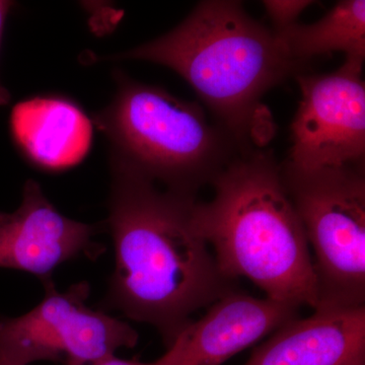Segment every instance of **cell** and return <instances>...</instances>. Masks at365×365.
<instances>
[{"mask_svg":"<svg viewBox=\"0 0 365 365\" xmlns=\"http://www.w3.org/2000/svg\"><path fill=\"white\" fill-rule=\"evenodd\" d=\"M115 267L102 311L148 324L170 348L192 316L235 289L196 227L198 199L111 165Z\"/></svg>","mask_w":365,"mask_h":365,"instance_id":"1","label":"cell"},{"mask_svg":"<svg viewBox=\"0 0 365 365\" xmlns=\"http://www.w3.org/2000/svg\"><path fill=\"white\" fill-rule=\"evenodd\" d=\"M109 59L169 67L193 88L213 120L258 148L274 129L264 95L307 68L289 56L273 30L232 0L201 1L174 30Z\"/></svg>","mask_w":365,"mask_h":365,"instance_id":"2","label":"cell"},{"mask_svg":"<svg viewBox=\"0 0 365 365\" xmlns=\"http://www.w3.org/2000/svg\"><path fill=\"white\" fill-rule=\"evenodd\" d=\"M197 201L196 227L227 279L247 278L268 299L318 306L313 256L271 150L252 146Z\"/></svg>","mask_w":365,"mask_h":365,"instance_id":"3","label":"cell"},{"mask_svg":"<svg viewBox=\"0 0 365 365\" xmlns=\"http://www.w3.org/2000/svg\"><path fill=\"white\" fill-rule=\"evenodd\" d=\"M114 100L93 118L112 145V165L176 193L196 196L242 150L202 106L160 86L117 76Z\"/></svg>","mask_w":365,"mask_h":365,"instance_id":"4","label":"cell"},{"mask_svg":"<svg viewBox=\"0 0 365 365\" xmlns=\"http://www.w3.org/2000/svg\"><path fill=\"white\" fill-rule=\"evenodd\" d=\"M364 167L280 165L283 185L313 249L317 307H365Z\"/></svg>","mask_w":365,"mask_h":365,"instance_id":"5","label":"cell"},{"mask_svg":"<svg viewBox=\"0 0 365 365\" xmlns=\"http://www.w3.org/2000/svg\"><path fill=\"white\" fill-rule=\"evenodd\" d=\"M40 304L19 317H0V359L9 365L38 361L91 365L134 348L138 333L126 322L88 306L91 285L81 281L58 292L42 283Z\"/></svg>","mask_w":365,"mask_h":365,"instance_id":"6","label":"cell"},{"mask_svg":"<svg viewBox=\"0 0 365 365\" xmlns=\"http://www.w3.org/2000/svg\"><path fill=\"white\" fill-rule=\"evenodd\" d=\"M364 63L345 58L332 73L295 76L302 100L285 162L300 170L365 165Z\"/></svg>","mask_w":365,"mask_h":365,"instance_id":"7","label":"cell"},{"mask_svg":"<svg viewBox=\"0 0 365 365\" xmlns=\"http://www.w3.org/2000/svg\"><path fill=\"white\" fill-rule=\"evenodd\" d=\"M96 225L71 220L55 207L35 180H28L21 205L0 212V269L32 274L44 283L66 262L97 260L106 247Z\"/></svg>","mask_w":365,"mask_h":365,"instance_id":"8","label":"cell"},{"mask_svg":"<svg viewBox=\"0 0 365 365\" xmlns=\"http://www.w3.org/2000/svg\"><path fill=\"white\" fill-rule=\"evenodd\" d=\"M299 307L232 289L192 321L168 351L173 365H220L299 318Z\"/></svg>","mask_w":365,"mask_h":365,"instance_id":"9","label":"cell"},{"mask_svg":"<svg viewBox=\"0 0 365 365\" xmlns=\"http://www.w3.org/2000/svg\"><path fill=\"white\" fill-rule=\"evenodd\" d=\"M255 349L245 365H365V307H318Z\"/></svg>","mask_w":365,"mask_h":365,"instance_id":"10","label":"cell"},{"mask_svg":"<svg viewBox=\"0 0 365 365\" xmlns=\"http://www.w3.org/2000/svg\"><path fill=\"white\" fill-rule=\"evenodd\" d=\"M11 130L25 157L41 169L60 172L83 162L93 143V123L76 103L57 96L21 101Z\"/></svg>","mask_w":365,"mask_h":365,"instance_id":"11","label":"cell"},{"mask_svg":"<svg viewBox=\"0 0 365 365\" xmlns=\"http://www.w3.org/2000/svg\"><path fill=\"white\" fill-rule=\"evenodd\" d=\"M274 32L289 56L304 66L314 57L333 52L364 61L365 1L343 0L312 25L297 23Z\"/></svg>","mask_w":365,"mask_h":365,"instance_id":"12","label":"cell"},{"mask_svg":"<svg viewBox=\"0 0 365 365\" xmlns=\"http://www.w3.org/2000/svg\"><path fill=\"white\" fill-rule=\"evenodd\" d=\"M314 4L311 0H265V7L269 19L272 21L274 31L282 30L297 23L300 14Z\"/></svg>","mask_w":365,"mask_h":365,"instance_id":"13","label":"cell"},{"mask_svg":"<svg viewBox=\"0 0 365 365\" xmlns=\"http://www.w3.org/2000/svg\"><path fill=\"white\" fill-rule=\"evenodd\" d=\"M64 365H76L71 364H66ZM91 365H172V359H170L169 352H165V354L155 362H141L138 360H127L118 359L116 355L114 356L107 357V359L100 360Z\"/></svg>","mask_w":365,"mask_h":365,"instance_id":"14","label":"cell"},{"mask_svg":"<svg viewBox=\"0 0 365 365\" xmlns=\"http://www.w3.org/2000/svg\"><path fill=\"white\" fill-rule=\"evenodd\" d=\"M14 6V2L0 0V48H1L2 34H4V24H6L7 16ZM11 93L2 85L0 81V106H6L11 101Z\"/></svg>","mask_w":365,"mask_h":365,"instance_id":"15","label":"cell"},{"mask_svg":"<svg viewBox=\"0 0 365 365\" xmlns=\"http://www.w3.org/2000/svg\"><path fill=\"white\" fill-rule=\"evenodd\" d=\"M0 365H9V364H7L6 362L2 361V360L0 359Z\"/></svg>","mask_w":365,"mask_h":365,"instance_id":"16","label":"cell"}]
</instances>
